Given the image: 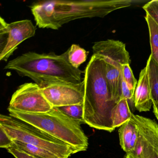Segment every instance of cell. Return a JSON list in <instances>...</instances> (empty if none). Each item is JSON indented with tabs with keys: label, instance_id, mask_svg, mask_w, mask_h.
<instances>
[{
	"label": "cell",
	"instance_id": "cell-3",
	"mask_svg": "<svg viewBox=\"0 0 158 158\" xmlns=\"http://www.w3.org/2000/svg\"><path fill=\"white\" fill-rule=\"evenodd\" d=\"M83 81L85 123L95 129L113 132L115 129L112 113L116 103L108 86L102 60L92 55L84 72Z\"/></svg>",
	"mask_w": 158,
	"mask_h": 158
},
{
	"label": "cell",
	"instance_id": "cell-9",
	"mask_svg": "<svg viewBox=\"0 0 158 158\" xmlns=\"http://www.w3.org/2000/svg\"><path fill=\"white\" fill-rule=\"evenodd\" d=\"M47 100L53 107H63L84 103L85 84H60L41 88Z\"/></svg>",
	"mask_w": 158,
	"mask_h": 158
},
{
	"label": "cell",
	"instance_id": "cell-20",
	"mask_svg": "<svg viewBox=\"0 0 158 158\" xmlns=\"http://www.w3.org/2000/svg\"><path fill=\"white\" fill-rule=\"evenodd\" d=\"M146 14L149 15L158 25V0H152L143 6Z\"/></svg>",
	"mask_w": 158,
	"mask_h": 158
},
{
	"label": "cell",
	"instance_id": "cell-10",
	"mask_svg": "<svg viewBox=\"0 0 158 158\" xmlns=\"http://www.w3.org/2000/svg\"><path fill=\"white\" fill-rule=\"evenodd\" d=\"M93 55L101 59L105 63L122 70V66L129 64L130 56L125 44L119 40H107L95 42L92 47Z\"/></svg>",
	"mask_w": 158,
	"mask_h": 158
},
{
	"label": "cell",
	"instance_id": "cell-18",
	"mask_svg": "<svg viewBox=\"0 0 158 158\" xmlns=\"http://www.w3.org/2000/svg\"><path fill=\"white\" fill-rule=\"evenodd\" d=\"M58 108L71 119L77 122L80 124L85 123L84 118L83 103L58 107Z\"/></svg>",
	"mask_w": 158,
	"mask_h": 158
},
{
	"label": "cell",
	"instance_id": "cell-22",
	"mask_svg": "<svg viewBox=\"0 0 158 158\" xmlns=\"http://www.w3.org/2000/svg\"><path fill=\"white\" fill-rule=\"evenodd\" d=\"M13 144V140L0 127V148L7 149L11 148Z\"/></svg>",
	"mask_w": 158,
	"mask_h": 158
},
{
	"label": "cell",
	"instance_id": "cell-7",
	"mask_svg": "<svg viewBox=\"0 0 158 158\" xmlns=\"http://www.w3.org/2000/svg\"><path fill=\"white\" fill-rule=\"evenodd\" d=\"M139 129L136 145L124 158H158V125L154 120L133 114Z\"/></svg>",
	"mask_w": 158,
	"mask_h": 158
},
{
	"label": "cell",
	"instance_id": "cell-6",
	"mask_svg": "<svg viewBox=\"0 0 158 158\" xmlns=\"http://www.w3.org/2000/svg\"><path fill=\"white\" fill-rule=\"evenodd\" d=\"M36 30L30 20L9 23L0 17V60L7 61L20 44L35 36Z\"/></svg>",
	"mask_w": 158,
	"mask_h": 158
},
{
	"label": "cell",
	"instance_id": "cell-5",
	"mask_svg": "<svg viewBox=\"0 0 158 158\" xmlns=\"http://www.w3.org/2000/svg\"><path fill=\"white\" fill-rule=\"evenodd\" d=\"M0 127L11 139L44 149L60 158H68L79 152L77 149L45 131L10 115H0Z\"/></svg>",
	"mask_w": 158,
	"mask_h": 158
},
{
	"label": "cell",
	"instance_id": "cell-11",
	"mask_svg": "<svg viewBox=\"0 0 158 158\" xmlns=\"http://www.w3.org/2000/svg\"><path fill=\"white\" fill-rule=\"evenodd\" d=\"M152 104L148 70L146 66L139 73V79L135 90L134 106L141 112L150 110Z\"/></svg>",
	"mask_w": 158,
	"mask_h": 158
},
{
	"label": "cell",
	"instance_id": "cell-19",
	"mask_svg": "<svg viewBox=\"0 0 158 158\" xmlns=\"http://www.w3.org/2000/svg\"><path fill=\"white\" fill-rule=\"evenodd\" d=\"M123 79L126 82L128 87L132 90H135L137 81L134 77L129 64H125L122 66Z\"/></svg>",
	"mask_w": 158,
	"mask_h": 158
},
{
	"label": "cell",
	"instance_id": "cell-14",
	"mask_svg": "<svg viewBox=\"0 0 158 158\" xmlns=\"http://www.w3.org/2000/svg\"><path fill=\"white\" fill-rule=\"evenodd\" d=\"M146 67L152 102L158 104V64L151 55L148 59Z\"/></svg>",
	"mask_w": 158,
	"mask_h": 158
},
{
	"label": "cell",
	"instance_id": "cell-8",
	"mask_svg": "<svg viewBox=\"0 0 158 158\" xmlns=\"http://www.w3.org/2000/svg\"><path fill=\"white\" fill-rule=\"evenodd\" d=\"M41 88L35 83H25L19 87L12 96L8 110L30 113H43L52 110Z\"/></svg>",
	"mask_w": 158,
	"mask_h": 158
},
{
	"label": "cell",
	"instance_id": "cell-15",
	"mask_svg": "<svg viewBox=\"0 0 158 158\" xmlns=\"http://www.w3.org/2000/svg\"><path fill=\"white\" fill-rule=\"evenodd\" d=\"M12 146L37 158H60L54 153L34 145L13 140Z\"/></svg>",
	"mask_w": 158,
	"mask_h": 158
},
{
	"label": "cell",
	"instance_id": "cell-16",
	"mask_svg": "<svg viewBox=\"0 0 158 158\" xmlns=\"http://www.w3.org/2000/svg\"><path fill=\"white\" fill-rule=\"evenodd\" d=\"M145 20L148 24L149 33L151 55L158 64V25L148 15L146 14Z\"/></svg>",
	"mask_w": 158,
	"mask_h": 158
},
{
	"label": "cell",
	"instance_id": "cell-2",
	"mask_svg": "<svg viewBox=\"0 0 158 158\" xmlns=\"http://www.w3.org/2000/svg\"><path fill=\"white\" fill-rule=\"evenodd\" d=\"M68 53V50L60 55L30 52L9 61L4 69L29 77L41 88L55 84H79L83 72L71 65Z\"/></svg>",
	"mask_w": 158,
	"mask_h": 158
},
{
	"label": "cell",
	"instance_id": "cell-1",
	"mask_svg": "<svg viewBox=\"0 0 158 158\" xmlns=\"http://www.w3.org/2000/svg\"><path fill=\"white\" fill-rule=\"evenodd\" d=\"M139 2L134 0L43 1L35 2L30 8L39 28L58 30L72 21L83 18H103L114 11Z\"/></svg>",
	"mask_w": 158,
	"mask_h": 158
},
{
	"label": "cell",
	"instance_id": "cell-23",
	"mask_svg": "<svg viewBox=\"0 0 158 158\" xmlns=\"http://www.w3.org/2000/svg\"><path fill=\"white\" fill-rule=\"evenodd\" d=\"M7 150L8 152L13 155L15 158H37L17 148L14 146H12Z\"/></svg>",
	"mask_w": 158,
	"mask_h": 158
},
{
	"label": "cell",
	"instance_id": "cell-4",
	"mask_svg": "<svg viewBox=\"0 0 158 158\" xmlns=\"http://www.w3.org/2000/svg\"><path fill=\"white\" fill-rule=\"evenodd\" d=\"M8 110L10 116L38 127L79 152L86 151L88 148V138L82 129L81 124L58 108L53 107L50 111L43 113Z\"/></svg>",
	"mask_w": 158,
	"mask_h": 158
},
{
	"label": "cell",
	"instance_id": "cell-13",
	"mask_svg": "<svg viewBox=\"0 0 158 158\" xmlns=\"http://www.w3.org/2000/svg\"><path fill=\"white\" fill-rule=\"evenodd\" d=\"M133 114L130 110L127 100L121 99L113 109L112 120L114 129L120 127L132 118Z\"/></svg>",
	"mask_w": 158,
	"mask_h": 158
},
{
	"label": "cell",
	"instance_id": "cell-24",
	"mask_svg": "<svg viewBox=\"0 0 158 158\" xmlns=\"http://www.w3.org/2000/svg\"><path fill=\"white\" fill-rule=\"evenodd\" d=\"M153 112L158 121V104L153 103L152 104Z\"/></svg>",
	"mask_w": 158,
	"mask_h": 158
},
{
	"label": "cell",
	"instance_id": "cell-12",
	"mask_svg": "<svg viewBox=\"0 0 158 158\" xmlns=\"http://www.w3.org/2000/svg\"><path fill=\"white\" fill-rule=\"evenodd\" d=\"M120 145L126 152H130L135 148L139 137V129L132 118L122 125L118 129Z\"/></svg>",
	"mask_w": 158,
	"mask_h": 158
},
{
	"label": "cell",
	"instance_id": "cell-17",
	"mask_svg": "<svg viewBox=\"0 0 158 158\" xmlns=\"http://www.w3.org/2000/svg\"><path fill=\"white\" fill-rule=\"evenodd\" d=\"M68 60L73 67L78 69L81 64L86 60L87 52L79 45L73 44L68 49Z\"/></svg>",
	"mask_w": 158,
	"mask_h": 158
},
{
	"label": "cell",
	"instance_id": "cell-21",
	"mask_svg": "<svg viewBox=\"0 0 158 158\" xmlns=\"http://www.w3.org/2000/svg\"><path fill=\"white\" fill-rule=\"evenodd\" d=\"M135 90H132L128 87L126 82L123 79L122 87V96L121 99L125 98L127 100L129 106L135 107L134 106V96Z\"/></svg>",
	"mask_w": 158,
	"mask_h": 158
}]
</instances>
